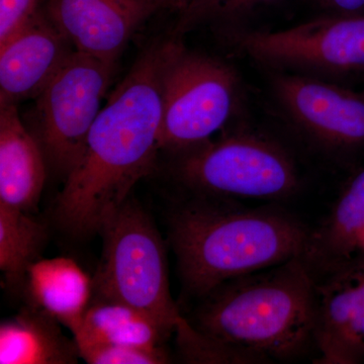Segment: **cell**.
Here are the masks:
<instances>
[{
  "mask_svg": "<svg viewBox=\"0 0 364 364\" xmlns=\"http://www.w3.org/2000/svg\"><path fill=\"white\" fill-rule=\"evenodd\" d=\"M176 39L148 46L98 114L82 158L55 205L57 225L69 236L100 233L154 168L161 151L165 74Z\"/></svg>",
  "mask_w": 364,
  "mask_h": 364,
  "instance_id": "1",
  "label": "cell"
},
{
  "mask_svg": "<svg viewBox=\"0 0 364 364\" xmlns=\"http://www.w3.org/2000/svg\"><path fill=\"white\" fill-rule=\"evenodd\" d=\"M310 231L280 208L213 196H195L170 220L182 282L200 299L228 280L303 255Z\"/></svg>",
  "mask_w": 364,
  "mask_h": 364,
  "instance_id": "2",
  "label": "cell"
},
{
  "mask_svg": "<svg viewBox=\"0 0 364 364\" xmlns=\"http://www.w3.org/2000/svg\"><path fill=\"white\" fill-rule=\"evenodd\" d=\"M317 279L303 255L228 280L202 298L193 327L269 363L314 343Z\"/></svg>",
  "mask_w": 364,
  "mask_h": 364,
  "instance_id": "3",
  "label": "cell"
},
{
  "mask_svg": "<svg viewBox=\"0 0 364 364\" xmlns=\"http://www.w3.org/2000/svg\"><path fill=\"white\" fill-rule=\"evenodd\" d=\"M170 155L172 176L195 196L273 202L296 195L301 186L291 152L248 128Z\"/></svg>",
  "mask_w": 364,
  "mask_h": 364,
  "instance_id": "4",
  "label": "cell"
},
{
  "mask_svg": "<svg viewBox=\"0 0 364 364\" xmlns=\"http://www.w3.org/2000/svg\"><path fill=\"white\" fill-rule=\"evenodd\" d=\"M100 233L104 251L95 294L149 314L174 333L182 316L170 294L161 236L142 207L129 198Z\"/></svg>",
  "mask_w": 364,
  "mask_h": 364,
  "instance_id": "5",
  "label": "cell"
},
{
  "mask_svg": "<svg viewBox=\"0 0 364 364\" xmlns=\"http://www.w3.org/2000/svg\"><path fill=\"white\" fill-rule=\"evenodd\" d=\"M243 85L222 60L191 52L177 36L167 65L160 150L181 152L210 140L240 112Z\"/></svg>",
  "mask_w": 364,
  "mask_h": 364,
  "instance_id": "6",
  "label": "cell"
},
{
  "mask_svg": "<svg viewBox=\"0 0 364 364\" xmlns=\"http://www.w3.org/2000/svg\"><path fill=\"white\" fill-rule=\"evenodd\" d=\"M241 54L267 71L340 83L364 76V16H331L280 31L225 33Z\"/></svg>",
  "mask_w": 364,
  "mask_h": 364,
  "instance_id": "7",
  "label": "cell"
},
{
  "mask_svg": "<svg viewBox=\"0 0 364 364\" xmlns=\"http://www.w3.org/2000/svg\"><path fill=\"white\" fill-rule=\"evenodd\" d=\"M116 63L75 51L35 98L26 126L44 153L49 172L65 182L85 153Z\"/></svg>",
  "mask_w": 364,
  "mask_h": 364,
  "instance_id": "8",
  "label": "cell"
},
{
  "mask_svg": "<svg viewBox=\"0 0 364 364\" xmlns=\"http://www.w3.org/2000/svg\"><path fill=\"white\" fill-rule=\"evenodd\" d=\"M268 75L277 112L304 141L335 161L364 156V92L298 74Z\"/></svg>",
  "mask_w": 364,
  "mask_h": 364,
  "instance_id": "9",
  "label": "cell"
},
{
  "mask_svg": "<svg viewBox=\"0 0 364 364\" xmlns=\"http://www.w3.org/2000/svg\"><path fill=\"white\" fill-rule=\"evenodd\" d=\"M316 299L315 363H363L364 254L318 277Z\"/></svg>",
  "mask_w": 364,
  "mask_h": 364,
  "instance_id": "10",
  "label": "cell"
},
{
  "mask_svg": "<svg viewBox=\"0 0 364 364\" xmlns=\"http://www.w3.org/2000/svg\"><path fill=\"white\" fill-rule=\"evenodd\" d=\"M48 16L74 49L116 63L134 33L164 0H44Z\"/></svg>",
  "mask_w": 364,
  "mask_h": 364,
  "instance_id": "11",
  "label": "cell"
},
{
  "mask_svg": "<svg viewBox=\"0 0 364 364\" xmlns=\"http://www.w3.org/2000/svg\"><path fill=\"white\" fill-rule=\"evenodd\" d=\"M75 51L43 4L23 30L0 45V105L35 100Z\"/></svg>",
  "mask_w": 364,
  "mask_h": 364,
  "instance_id": "12",
  "label": "cell"
},
{
  "mask_svg": "<svg viewBox=\"0 0 364 364\" xmlns=\"http://www.w3.org/2000/svg\"><path fill=\"white\" fill-rule=\"evenodd\" d=\"M49 168L18 105H0V203L31 213L42 196Z\"/></svg>",
  "mask_w": 364,
  "mask_h": 364,
  "instance_id": "13",
  "label": "cell"
},
{
  "mask_svg": "<svg viewBox=\"0 0 364 364\" xmlns=\"http://www.w3.org/2000/svg\"><path fill=\"white\" fill-rule=\"evenodd\" d=\"M363 231L364 164L349 177L324 221L310 231L303 257L315 277L358 255Z\"/></svg>",
  "mask_w": 364,
  "mask_h": 364,
  "instance_id": "14",
  "label": "cell"
},
{
  "mask_svg": "<svg viewBox=\"0 0 364 364\" xmlns=\"http://www.w3.org/2000/svg\"><path fill=\"white\" fill-rule=\"evenodd\" d=\"M31 306L69 330L77 324L92 299L93 280L66 257L38 259L28 267L25 284Z\"/></svg>",
  "mask_w": 364,
  "mask_h": 364,
  "instance_id": "15",
  "label": "cell"
},
{
  "mask_svg": "<svg viewBox=\"0 0 364 364\" xmlns=\"http://www.w3.org/2000/svg\"><path fill=\"white\" fill-rule=\"evenodd\" d=\"M76 345L107 343L157 348L172 334L149 314L114 299L92 296L77 324L71 328Z\"/></svg>",
  "mask_w": 364,
  "mask_h": 364,
  "instance_id": "16",
  "label": "cell"
},
{
  "mask_svg": "<svg viewBox=\"0 0 364 364\" xmlns=\"http://www.w3.org/2000/svg\"><path fill=\"white\" fill-rule=\"evenodd\" d=\"M59 324L32 306L4 321L0 325V363H77V345L67 338Z\"/></svg>",
  "mask_w": 364,
  "mask_h": 364,
  "instance_id": "17",
  "label": "cell"
},
{
  "mask_svg": "<svg viewBox=\"0 0 364 364\" xmlns=\"http://www.w3.org/2000/svg\"><path fill=\"white\" fill-rule=\"evenodd\" d=\"M47 239V229L30 213L0 203V269L9 286L25 284Z\"/></svg>",
  "mask_w": 364,
  "mask_h": 364,
  "instance_id": "18",
  "label": "cell"
},
{
  "mask_svg": "<svg viewBox=\"0 0 364 364\" xmlns=\"http://www.w3.org/2000/svg\"><path fill=\"white\" fill-rule=\"evenodd\" d=\"M179 354L189 363H263L264 361L233 345L215 338L196 329L182 318L176 325Z\"/></svg>",
  "mask_w": 364,
  "mask_h": 364,
  "instance_id": "19",
  "label": "cell"
},
{
  "mask_svg": "<svg viewBox=\"0 0 364 364\" xmlns=\"http://www.w3.org/2000/svg\"><path fill=\"white\" fill-rule=\"evenodd\" d=\"M279 0H196L179 16L174 33L181 36L198 23L207 21L227 25V32L236 30L239 23L260 7L272 6Z\"/></svg>",
  "mask_w": 364,
  "mask_h": 364,
  "instance_id": "20",
  "label": "cell"
},
{
  "mask_svg": "<svg viewBox=\"0 0 364 364\" xmlns=\"http://www.w3.org/2000/svg\"><path fill=\"white\" fill-rule=\"evenodd\" d=\"M80 358L90 364H163L169 363L168 353L163 347L127 346L107 343L77 345Z\"/></svg>",
  "mask_w": 364,
  "mask_h": 364,
  "instance_id": "21",
  "label": "cell"
},
{
  "mask_svg": "<svg viewBox=\"0 0 364 364\" xmlns=\"http://www.w3.org/2000/svg\"><path fill=\"white\" fill-rule=\"evenodd\" d=\"M43 4L44 0H0V45L23 30Z\"/></svg>",
  "mask_w": 364,
  "mask_h": 364,
  "instance_id": "22",
  "label": "cell"
},
{
  "mask_svg": "<svg viewBox=\"0 0 364 364\" xmlns=\"http://www.w3.org/2000/svg\"><path fill=\"white\" fill-rule=\"evenodd\" d=\"M331 16H364V0H317Z\"/></svg>",
  "mask_w": 364,
  "mask_h": 364,
  "instance_id": "23",
  "label": "cell"
},
{
  "mask_svg": "<svg viewBox=\"0 0 364 364\" xmlns=\"http://www.w3.org/2000/svg\"><path fill=\"white\" fill-rule=\"evenodd\" d=\"M195 1L196 0H165L164 9L181 16Z\"/></svg>",
  "mask_w": 364,
  "mask_h": 364,
  "instance_id": "24",
  "label": "cell"
},
{
  "mask_svg": "<svg viewBox=\"0 0 364 364\" xmlns=\"http://www.w3.org/2000/svg\"><path fill=\"white\" fill-rule=\"evenodd\" d=\"M358 251L360 253L364 254V231L361 234L360 238L358 242Z\"/></svg>",
  "mask_w": 364,
  "mask_h": 364,
  "instance_id": "25",
  "label": "cell"
},
{
  "mask_svg": "<svg viewBox=\"0 0 364 364\" xmlns=\"http://www.w3.org/2000/svg\"><path fill=\"white\" fill-rule=\"evenodd\" d=\"M164 1H165V0H164Z\"/></svg>",
  "mask_w": 364,
  "mask_h": 364,
  "instance_id": "26",
  "label": "cell"
}]
</instances>
